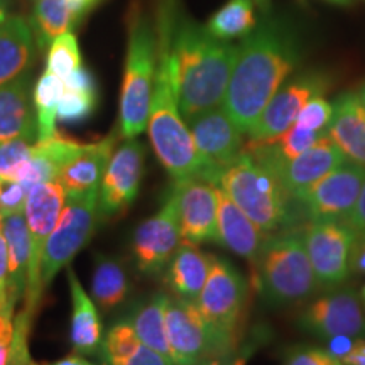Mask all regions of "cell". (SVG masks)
<instances>
[{"label": "cell", "mask_w": 365, "mask_h": 365, "mask_svg": "<svg viewBox=\"0 0 365 365\" xmlns=\"http://www.w3.org/2000/svg\"><path fill=\"white\" fill-rule=\"evenodd\" d=\"M175 34L173 7L159 11L158 26V66L150 98L148 132L150 145L173 180L202 178L213 185L218 182L217 173L198 153L185 118L181 117L171 75V43Z\"/></svg>", "instance_id": "6da1fadb"}, {"label": "cell", "mask_w": 365, "mask_h": 365, "mask_svg": "<svg viewBox=\"0 0 365 365\" xmlns=\"http://www.w3.org/2000/svg\"><path fill=\"white\" fill-rule=\"evenodd\" d=\"M294 65L293 44L274 26L254 29L237 46L222 107L242 134H249Z\"/></svg>", "instance_id": "7a4b0ae2"}, {"label": "cell", "mask_w": 365, "mask_h": 365, "mask_svg": "<svg viewBox=\"0 0 365 365\" xmlns=\"http://www.w3.org/2000/svg\"><path fill=\"white\" fill-rule=\"evenodd\" d=\"M237 46L217 39L207 26L182 21L171 43V75L185 122L220 107L235 63Z\"/></svg>", "instance_id": "3957f363"}, {"label": "cell", "mask_w": 365, "mask_h": 365, "mask_svg": "<svg viewBox=\"0 0 365 365\" xmlns=\"http://www.w3.org/2000/svg\"><path fill=\"white\" fill-rule=\"evenodd\" d=\"M158 66V33L148 14H129V44L120 90V134L134 139L148 129L150 98Z\"/></svg>", "instance_id": "277c9868"}, {"label": "cell", "mask_w": 365, "mask_h": 365, "mask_svg": "<svg viewBox=\"0 0 365 365\" xmlns=\"http://www.w3.org/2000/svg\"><path fill=\"white\" fill-rule=\"evenodd\" d=\"M217 185L261 232L277 230L287 220V195L279 180L245 149L222 171Z\"/></svg>", "instance_id": "5b68a950"}, {"label": "cell", "mask_w": 365, "mask_h": 365, "mask_svg": "<svg viewBox=\"0 0 365 365\" xmlns=\"http://www.w3.org/2000/svg\"><path fill=\"white\" fill-rule=\"evenodd\" d=\"M257 266L262 293L274 304L298 303L319 287L303 237L298 232L276 235L264 242Z\"/></svg>", "instance_id": "8992f818"}, {"label": "cell", "mask_w": 365, "mask_h": 365, "mask_svg": "<svg viewBox=\"0 0 365 365\" xmlns=\"http://www.w3.org/2000/svg\"><path fill=\"white\" fill-rule=\"evenodd\" d=\"M98 188L80 196L66 198L59 220L48 237L41 262V286L43 291L56 274L70 266L75 255L88 244L98 222Z\"/></svg>", "instance_id": "52a82bcc"}, {"label": "cell", "mask_w": 365, "mask_h": 365, "mask_svg": "<svg viewBox=\"0 0 365 365\" xmlns=\"http://www.w3.org/2000/svg\"><path fill=\"white\" fill-rule=\"evenodd\" d=\"M66 203V193L59 180L39 182L27 191L24 218L29 232V271L26 286V309L36 314L43 296L41 286V262L48 237L56 227Z\"/></svg>", "instance_id": "ba28073f"}, {"label": "cell", "mask_w": 365, "mask_h": 365, "mask_svg": "<svg viewBox=\"0 0 365 365\" xmlns=\"http://www.w3.org/2000/svg\"><path fill=\"white\" fill-rule=\"evenodd\" d=\"M247 303V284L242 274L225 259L213 257L196 304L230 349H237L242 314Z\"/></svg>", "instance_id": "9c48e42d"}, {"label": "cell", "mask_w": 365, "mask_h": 365, "mask_svg": "<svg viewBox=\"0 0 365 365\" xmlns=\"http://www.w3.org/2000/svg\"><path fill=\"white\" fill-rule=\"evenodd\" d=\"M166 333L175 365H196L217 355L235 354L207 322L196 301L170 298Z\"/></svg>", "instance_id": "30bf717a"}, {"label": "cell", "mask_w": 365, "mask_h": 365, "mask_svg": "<svg viewBox=\"0 0 365 365\" xmlns=\"http://www.w3.org/2000/svg\"><path fill=\"white\" fill-rule=\"evenodd\" d=\"M355 234L345 222H312L303 228L301 237L319 286H339L350 276Z\"/></svg>", "instance_id": "8fae6325"}, {"label": "cell", "mask_w": 365, "mask_h": 365, "mask_svg": "<svg viewBox=\"0 0 365 365\" xmlns=\"http://www.w3.org/2000/svg\"><path fill=\"white\" fill-rule=\"evenodd\" d=\"M365 180V168L345 161L312 186L296 200L303 205L309 222H345L350 215Z\"/></svg>", "instance_id": "7c38bea8"}, {"label": "cell", "mask_w": 365, "mask_h": 365, "mask_svg": "<svg viewBox=\"0 0 365 365\" xmlns=\"http://www.w3.org/2000/svg\"><path fill=\"white\" fill-rule=\"evenodd\" d=\"M144 144L137 137L113 149L98 188V213L102 220L122 215L139 195L144 176Z\"/></svg>", "instance_id": "4fadbf2b"}, {"label": "cell", "mask_w": 365, "mask_h": 365, "mask_svg": "<svg viewBox=\"0 0 365 365\" xmlns=\"http://www.w3.org/2000/svg\"><path fill=\"white\" fill-rule=\"evenodd\" d=\"M181 244L176 193L171 188L156 215L139 223L132 235V254L137 269L145 276H156L170 264Z\"/></svg>", "instance_id": "5bb4252c"}, {"label": "cell", "mask_w": 365, "mask_h": 365, "mask_svg": "<svg viewBox=\"0 0 365 365\" xmlns=\"http://www.w3.org/2000/svg\"><path fill=\"white\" fill-rule=\"evenodd\" d=\"M178 202L181 240L191 244H218V186L202 178L173 182Z\"/></svg>", "instance_id": "9a60e30c"}, {"label": "cell", "mask_w": 365, "mask_h": 365, "mask_svg": "<svg viewBox=\"0 0 365 365\" xmlns=\"http://www.w3.org/2000/svg\"><path fill=\"white\" fill-rule=\"evenodd\" d=\"M299 327L322 340L333 336L365 335V312L360 296L355 291H333L319 296L301 313Z\"/></svg>", "instance_id": "2e32d148"}, {"label": "cell", "mask_w": 365, "mask_h": 365, "mask_svg": "<svg viewBox=\"0 0 365 365\" xmlns=\"http://www.w3.org/2000/svg\"><path fill=\"white\" fill-rule=\"evenodd\" d=\"M252 158L264 164L267 170H271L274 176L279 180L284 193L293 198H298L299 193H303L314 181H318L319 178L328 175L346 161L344 153L328 134L293 159H272L266 156Z\"/></svg>", "instance_id": "e0dca14e"}, {"label": "cell", "mask_w": 365, "mask_h": 365, "mask_svg": "<svg viewBox=\"0 0 365 365\" xmlns=\"http://www.w3.org/2000/svg\"><path fill=\"white\" fill-rule=\"evenodd\" d=\"M327 86V80L318 75L299 76L281 86L277 93L269 100L252 129L249 130L247 135L250 143H266L284 134L296 122V117L304 103L309 98L322 95Z\"/></svg>", "instance_id": "ac0fdd59"}, {"label": "cell", "mask_w": 365, "mask_h": 365, "mask_svg": "<svg viewBox=\"0 0 365 365\" xmlns=\"http://www.w3.org/2000/svg\"><path fill=\"white\" fill-rule=\"evenodd\" d=\"M186 124L193 135L196 149L213 168L218 178L225 168L230 166L244 153L242 132L223 110L222 105L198 113Z\"/></svg>", "instance_id": "d6986e66"}, {"label": "cell", "mask_w": 365, "mask_h": 365, "mask_svg": "<svg viewBox=\"0 0 365 365\" xmlns=\"http://www.w3.org/2000/svg\"><path fill=\"white\" fill-rule=\"evenodd\" d=\"M33 90V78L27 71L0 86V143L16 137L38 139Z\"/></svg>", "instance_id": "ffe728a7"}, {"label": "cell", "mask_w": 365, "mask_h": 365, "mask_svg": "<svg viewBox=\"0 0 365 365\" xmlns=\"http://www.w3.org/2000/svg\"><path fill=\"white\" fill-rule=\"evenodd\" d=\"M115 143L117 135L110 134L98 143L85 144L78 156L61 168L58 180L65 188L66 198L100 188V181L115 149Z\"/></svg>", "instance_id": "44dd1931"}, {"label": "cell", "mask_w": 365, "mask_h": 365, "mask_svg": "<svg viewBox=\"0 0 365 365\" xmlns=\"http://www.w3.org/2000/svg\"><path fill=\"white\" fill-rule=\"evenodd\" d=\"M85 144L65 139L61 135H54L51 139L36 140L33 153L14 173L12 180H17L29 191L31 186L39 182L58 180L59 171L70 163L73 158L78 156Z\"/></svg>", "instance_id": "7402d4cb"}, {"label": "cell", "mask_w": 365, "mask_h": 365, "mask_svg": "<svg viewBox=\"0 0 365 365\" xmlns=\"http://www.w3.org/2000/svg\"><path fill=\"white\" fill-rule=\"evenodd\" d=\"M328 137L346 161L365 168V108L357 93H344L333 103Z\"/></svg>", "instance_id": "603a6c76"}, {"label": "cell", "mask_w": 365, "mask_h": 365, "mask_svg": "<svg viewBox=\"0 0 365 365\" xmlns=\"http://www.w3.org/2000/svg\"><path fill=\"white\" fill-rule=\"evenodd\" d=\"M218 186V185H217ZM218 244L232 252L257 262L262 249V234L218 186Z\"/></svg>", "instance_id": "cb8c5ba5"}, {"label": "cell", "mask_w": 365, "mask_h": 365, "mask_svg": "<svg viewBox=\"0 0 365 365\" xmlns=\"http://www.w3.org/2000/svg\"><path fill=\"white\" fill-rule=\"evenodd\" d=\"M68 284H70L71 294L70 341L73 350L80 355L98 354L103 340V327L98 307L86 293L70 266H68Z\"/></svg>", "instance_id": "d4e9b609"}, {"label": "cell", "mask_w": 365, "mask_h": 365, "mask_svg": "<svg viewBox=\"0 0 365 365\" xmlns=\"http://www.w3.org/2000/svg\"><path fill=\"white\" fill-rule=\"evenodd\" d=\"M34 31L24 17L7 16L0 24V86L29 70L34 58Z\"/></svg>", "instance_id": "484cf974"}, {"label": "cell", "mask_w": 365, "mask_h": 365, "mask_svg": "<svg viewBox=\"0 0 365 365\" xmlns=\"http://www.w3.org/2000/svg\"><path fill=\"white\" fill-rule=\"evenodd\" d=\"M212 255L205 254L198 245L181 240L166 266V282L176 298L196 301L207 282Z\"/></svg>", "instance_id": "4316f807"}, {"label": "cell", "mask_w": 365, "mask_h": 365, "mask_svg": "<svg viewBox=\"0 0 365 365\" xmlns=\"http://www.w3.org/2000/svg\"><path fill=\"white\" fill-rule=\"evenodd\" d=\"M4 235L7 244V289L12 308L26 293L27 271H29V232H27L24 212L2 217Z\"/></svg>", "instance_id": "83f0119b"}, {"label": "cell", "mask_w": 365, "mask_h": 365, "mask_svg": "<svg viewBox=\"0 0 365 365\" xmlns=\"http://www.w3.org/2000/svg\"><path fill=\"white\" fill-rule=\"evenodd\" d=\"M90 7L88 0H38L34 7V38L39 48H49L58 36L71 33Z\"/></svg>", "instance_id": "f1b7e54d"}, {"label": "cell", "mask_w": 365, "mask_h": 365, "mask_svg": "<svg viewBox=\"0 0 365 365\" xmlns=\"http://www.w3.org/2000/svg\"><path fill=\"white\" fill-rule=\"evenodd\" d=\"M130 291L129 274L124 264L110 255H95L91 272V299L103 312H110L124 303Z\"/></svg>", "instance_id": "f546056e"}, {"label": "cell", "mask_w": 365, "mask_h": 365, "mask_svg": "<svg viewBox=\"0 0 365 365\" xmlns=\"http://www.w3.org/2000/svg\"><path fill=\"white\" fill-rule=\"evenodd\" d=\"M97 107V81L93 75L80 66L65 78V93L58 105V120L65 124L85 122Z\"/></svg>", "instance_id": "4dcf8cb0"}, {"label": "cell", "mask_w": 365, "mask_h": 365, "mask_svg": "<svg viewBox=\"0 0 365 365\" xmlns=\"http://www.w3.org/2000/svg\"><path fill=\"white\" fill-rule=\"evenodd\" d=\"M170 296L164 293L154 294L153 298L139 304L129 318L132 327L145 346L156 350L171 360V350L166 333V308ZM173 362V360H171Z\"/></svg>", "instance_id": "1f68e13d"}, {"label": "cell", "mask_w": 365, "mask_h": 365, "mask_svg": "<svg viewBox=\"0 0 365 365\" xmlns=\"http://www.w3.org/2000/svg\"><path fill=\"white\" fill-rule=\"evenodd\" d=\"M65 93V80L53 73L44 71L33 90V102L38 125V140L51 139L58 135V105Z\"/></svg>", "instance_id": "d6a6232c"}, {"label": "cell", "mask_w": 365, "mask_h": 365, "mask_svg": "<svg viewBox=\"0 0 365 365\" xmlns=\"http://www.w3.org/2000/svg\"><path fill=\"white\" fill-rule=\"evenodd\" d=\"M257 26L254 0H228L208 21L207 29L217 39L230 41L252 33Z\"/></svg>", "instance_id": "836d02e7"}, {"label": "cell", "mask_w": 365, "mask_h": 365, "mask_svg": "<svg viewBox=\"0 0 365 365\" xmlns=\"http://www.w3.org/2000/svg\"><path fill=\"white\" fill-rule=\"evenodd\" d=\"M81 66V54L78 41L73 33L58 36L49 46L48 59H46V71L53 73L65 80L73 71Z\"/></svg>", "instance_id": "e575fe53"}, {"label": "cell", "mask_w": 365, "mask_h": 365, "mask_svg": "<svg viewBox=\"0 0 365 365\" xmlns=\"http://www.w3.org/2000/svg\"><path fill=\"white\" fill-rule=\"evenodd\" d=\"M143 341L139 340L130 319H120L108 328L98 350V359H124L134 354Z\"/></svg>", "instance_id": "d590c367"}, {"label": "cell", "mask_w": 365, "mask_h": 365, "mask_svg": "<svg viewBox=\"0 0 365 365\" xmlns=\"http://www.w3.org/2000/svg\"><path fill=\"white\" fill-rule=\"evenodd\" d=\"M36 140L34 137H16L0 143V176L12 178L17 168L31 156Z\"/></svg>", "instance_id": "8d00e7d4"}, {"label": "cell", "mask_w": 365, "mask_h": 365, "mask_svg": "<svg viewBox=\"0 0 365 365\" xmlns=\"http://www.w3.org/2000/svg\"><path fill=\"white\" fill-rule=\"evenodd\" d=\"M333 117V105L322 97L309 98L304 107L301 108L298 117H296L294 124H298L304 129L317 130V132H328V125H330Z\"/></svg>", "instance_id": "74e56055"}, {"label": "cell", "mask_w": 365, "mask_h": 365, "mask_svg": "<svg viewBox=\"0 0 365 365\" xmlns=\"http://www.w3.org/2000/svg\"><path fill=\"white\" fill-rule=\"evenodd\" d=\"M27 188L12 178L0 176V215L7 217L24 212Z\"/></svg>", "instance_id": "f35d334b"}, {"label": "cell", "mask_w": 365, "mask_h": 365, "mask_svg": "<svg viewBox=\"0 0 365 365\" xmlns=\"http://www.w3.org/2000/svg\"><path fill=\"white\" fill-rule=\"evenodd\" d=\"M284 365H344V362L331 355L327 349L301 346L287 355Z\"/></svg>", "instance_id": "ab89813d"}, {"label": "cell", "mask_w": 365, "mask_h": 365, "mask_svg": "<svg viewBox=\"0 0 365 365\" xmlns=\"http://www.w3.org/2000/svg\"><path fill=\"white\" fill-rule=\"evenodd\" d=\"M100 365H175L170 359L149 349L144 344L124 359H100Z\"/></svg>", "instance_id": "60d3db41"}, {"label": "cell", "mask_w": 365, "mask_h": 365, "mask_svg": "<svg viewBox=\"0 0 365 365\" xmlns=\"http://www.w3.org/2000/svg\"><path fill=\"white\" fill-rule=\"evenodd\" d=\"M7 244L6 235H4L2 215H0V312L14 314V308L9 303V289H7Z\"/></svg>", "instance_id": "b9f144b4"}, {"label": "cell", "mask_w": 365, "mask_h": 365, "mask_svg": "<svg viewBox=\"0 0 365 365\" xmlns=\"http://www.w3.org/2000/svg\"><path fill=\"white\" fill-rule=\"evenodd\" d=\"M14 339V314L0 312V365H9Z\"/></svg>", "instance_id": "7bdbcfd3"}, {"label": "cell", "mask_w": 365, "mask_h": 365, "mask_svg": "<svg viewBox=\"0 0 365 365\" xmlns=\"http://www.w3.org/2000/svg\"><path fill=\"white\" fill-rule=\"evenodd\" d=\"M350 272L365 276V232H357L350 252Z\"/></svg>", "instance_id": "ee69618b"}, {"label": "cell", "mask_w": 365, "mask_h": 365, "mask_svg": "<svg viewBox=\"0 0 365 365\" xmlns=\"http://www.w3.org/2000/svg\"><path fill=\"white\" fill-rule=\"evenodd\" d=\"M345 223H349L355 232H365V180L362 182V188H360L357 203H355L350 215L346 217Z\"/></svg>", "instance_id": "f6af8a7d"}, {"label": "cell", "mask_w": 365, "mask_h": 365, "mask_svg": "<svg viewBox=\"0 0 365 365\" xmlns=\"http://www.w3.org/2000/svg\"><path fill=\"white\" fill-rule=\"evenodd\" d=\"M328 341V352H330L331 355H335L336 359H344L346 354L350 352V349H352L354 341L355 339H352V336H333V339L327 340Z\"/></svg>", "instance_id": "bcb514c9"}, {"label": "cell", "mask_w": 365, "mask_h": 365, "mask_svg": "<svg viewBox=\"0 0 365 365\" xmlns=\"http://www.w3.org/2000/svg\"><path fill=\"white\" fill-rule=\"evenodd\" d=\"M344 365H365V339H355L350 352L341 359Z\"/></svg>", "instance_id": "7dc6e473"}, {"label": "cell", "mask_w": 365, "mask_h": 365, "mask_svg": "<svg viewBox=\"0 0 365 365\" xmlns=\"http://www.w3.org/2000/svg\"><path fill=\"white\" fill-rule=\"evenodd\" d=\"M196 365H244V360L237 357L235 354H225V355H217V357L207 359Z\"/></svg>", "instance_id": "c3c4849f"}, {"label": "cell", "mask_w": 365, "mask_h": 365, "mask_svg": "<svg viewBox=\"0 0 365 365\" xmlns=\"http://www.w3.org/2000/svg\"><path fill=\"white\" fill-rule=\"evenodd\" d=\"M43 365H97V364L90 362L88 359H85V355L73 354V355H68V357H63V359L56 360V362H48V364H43Z\"/></svg>", "instance_id": "681fc988"}, {"label": "cell", "mask_w": 365, "mask_h": 365, "mask_svg": "<svg viewBox=\"0 0 365 365\" xmlns=\"http://www.w3.org/2000/svg\"><path fill=\"white\" fill-rule=\"evenodd\" d=\"M7 17V0H0V24L6 21Z\"/></svg>", "instance_id": "f907efd6"}, {"label": "cell", "mask_w": 365, "mask_h": 365, "mask_svg": "<svg viewBox=\"0 0 365 365\" xmlns=\"http://www.w3.org/2000/svg\"><path fill=\"white\" fill-rule=\"evenodd\" d=\"M359 98H360V102H362V105H364V108H365V83L362 85V88L359 90Z\"/></svg>", "instance_id": "816d5d0a"}, {"label": "cell", "mask_w": 365, "mask_h": 365, "mask_svg": "<svg viewBox=\"0 0 365 365\" xmlns=\"http://www.w3.org/2000/svg\"><path fill=\"white\" fill-rule=\"evenodd\" d=\"M360 301H362V307H364V312H365V284L362 286V289H360Z\"/></svg>", "instance_id": "f5cc1de1"}, {"label": "cell", "mask_w": 365, "mask_h": 365, "mask_svg": "<svg viewBox=\"0 0 365 365\" xmlns=\"http://www.w3.org/2000/svg\"><path fill=\"white\" fill-rule=\"evenodd\" d=\"M255 4H257V6H262V7H266L267 6V2L269 0H254Z\"/></svg>", "instance_id": "db71d44e"}, {"label": "cell", "mask_w": 365, "mask_h": 365, "mask_svg": "<svg viewBox=\"0 0 365 365\" xmlns=\"http://www.w3.org/2000/svg\"><path fill=\"white\" fill-rule=\"evenodd\" d=\"M330 2H335V4H344V6H345V4H349L350 0H330Z\"/></svg>", "instance_id": "11a10c76"}, {"label": "cell", "mask_w": 365, "mask_h": 365, "mask_svg": "<svg viewBox=\"0 0 365 365\" xmlns=\"http://www.w3.org/2000/svg\"><path fill=\"white\" fill-rule=\"evenodd\" d=\"M29 365H38V364H36V362H33V364H29Z\"/></svg>", "instance_id": "9f6ffc18"}]
</instances>
